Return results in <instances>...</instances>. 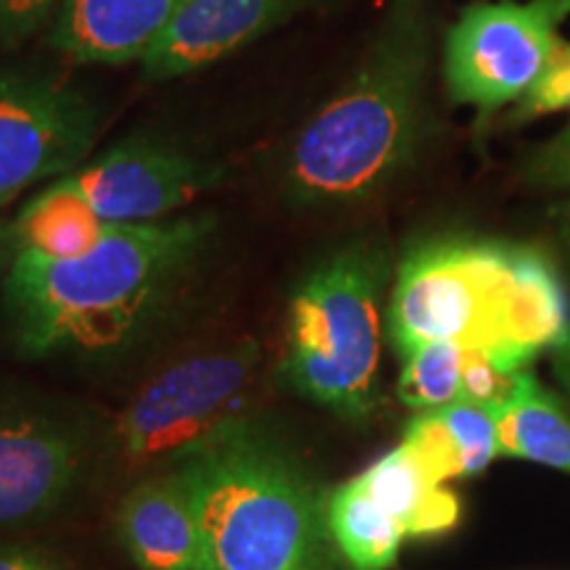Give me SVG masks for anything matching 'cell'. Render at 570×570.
<instances>
[{"label":"cell","mask_w":570,"mask_h":570,"mask_svg":"<svg viewBox=\"0 0 570 570\" xmlns=\"http://www.w3.org/2000/svg\"><path fill=\"white\" fill-rule=\"evenodd\" d=\"M428 35L417 9L394 21L354 77L291 140L283 188L309 206L348 204L383 188L417 146Z\"/></svg>","instance_id":"3957f363"},{"label":"cell","mask_w":570,"mask_h":570,"mask_svg":"<svg viewBox=\"0 0 570 570\" xmlns=\"http://www.w3.org/2000/svg\"><path fill=\"white\" fill-rule=\"evenodd\" d=\"M383 281V256L352 246L312 269L288 306L283 381L348 420L377 404Z\"/></svg>","instance_id":"5b68a950"},{"label":"cell","mask_w":570,"mask_h":570,"mask_svg":"<svg viewBox=\"0 0 570 570\" xmlns=\"http://www.w3.org/2000/svg\"><path fill=\"white\" fill-rule=\"evenodd\" d=\"M61 0H0V48H17L48 30Z\"/></svg>","instance_id":"7402d4cb"},{"label":"cell","mask_w":570,"mask_h":570,"mask_svg":"<svg viewBox=\"0 0 570 570\" xmlns=\"http://www.w3.org/2000/svg\"><path fill=\"white\" fill-rule=\"evenodd\" d=\"M568 17L570 0L470 6L446 38L449 96L481 114L518 101L550 61Z\"/></svg>","instance_id":"52a82bcc"},{"label":"cell","mask_w":570,"mask_h":570,"mask_svg":"<svg viewBox=\"0 0 570 570\" xmlns=\"http://www.w3.org/2000/svg\"><path fill=\"white\" fill-rule=\"evenodd\" d=\"M499 407L458 399L412 417L404 444L441 483L475 475L499 458Z\"/></svg>","instance_id":"5bb4252c"},{"label":"cell","mask_w":570,"mask_h":570,"mask_svg":"<svg viewBox=\"0 0 570 570\" xmlns=\"http://www.w3.org/2000/svg\"><path fill=\"white\" fill-rule=\"evenodd\" d=\"M194 0H61L46 30L56 53L77 63L142 61Z\"/></svg>","instance_id":"4fadbf2b"},{"label":"cell","mask_w":570,"mask_h":570,"mask_svg":"<svg viewBox=\"0 0 570 570\" xmlns=\"http://www.w3.org/2000/svg\"><path fill=\"white\" fill-rule=\"evenodd\" d=\"M117 529L138 570H206L194 481L185 465L159 470L127 491Z\"/></svg>","instance_id":"7c38bea8"},{"label":"cell","mask_w":570,"mask_h":570,"mask_svg":"<svg viewBox=\"0 0 570 570\" xmlns=\"http://www.w3.org/2000/svg\"><path fill=\"white\" fill-rule=\"evenodd\" d=\"M214 219L111 225L71 259L19 248L0 283L6 338L27 360L101 354L140 336L196 265Z\"/></svg>","instance_id":"6da1fadb"},{"label":"cell","mask_w":570,"mask_h":570,"mask_svg":"<svg viewBox=\"0 0 570 570\" xmlns=\"http://www.w3.org/2000/svg\"><path fill=\"white\" fill-rule=\"evenodd\" d=\"M180 465L194 481L206 570H336L323 491L252 425Z\"/></svg>","instance_id":"277c9868"},{"label":"cell","mask_w":570,"mask_h":570,"mask_svg":"<svg viewBox=\"0 0 570 570\" xmlns=\"http://www.w3.org/2000/svg\"><path fill=\"white\" fill-rule=\"evenodd\" d=\"M508 362L497 360L494 354L479 352V348H465V362H462V396L468 402L481 404H504L515 391L520 375Z\"/></svg>","instance_id":"ffe728a7"},{"label":"cell","mask_w":570,"mask_h":570,"mask_svg":"<svg viewBox=\"0 0 570 570\" xmlns=\"http://www.w3.org/2000/svg\"><path fill=\"white\" fill-rule=\"evenodd\" d=\"M518 119L570 111V42L558 40L537 82L518 98Z\"/></svg>","instance_id":"44dd1931"},{"label":"cell","mask_w":570,"mask_h":570,"mask_svg":"<svg viewBox=\"0 0 570 570\" xmlns=\"http://www.w3.org/2000/svg\"><path fill=\"white\" fill-rule=\"evenodd\" d=\"M19 248L21 244H19L17 227H13L11 219L0 217V283H3V275L9 273L11 262L17 259Z\"/></svg>","instance_id":"d4e9b609"},{"label":"cell","mask_w":570,"mask_h":570,"mask_svg":"<svg viewBox=\"0 0 570 570\" xmlns=\"http://www.w3.org/2000/svg\"><path fill=\"white\" fill-rule=\"evenodd\" d=\"M0 570H71L53 547L27 539L0 541Z\"/></svg>","instance_id":"603a6c76"},{"label":"cell","mask_w":570,"mask_h":570,"mask_svg":"<svg viewBox=\"0 0 570 570\" xmlns=\"http://www.w3.org/2000/svg\"><path fill=\"white\" fill-rule=\"evenodd\" d=\"M101 114L82 90L32 71L0 69V209L90 159Z\"/></svg>","instance_id":"ba28073f"},{"label":"cell","mask_w":570,"mask_h":570,"mask_svg":"<svg viewBox=\"0 0 570 570\" xmlns=\"http://www.w3.org/2000/svg\"><path fill=\"white\" fill-rule=\"evenodd\" d=\"M327 529L352 570H389L407 539L396 518L370 494L360 475L341 483L327 497Z\"/></svg>","instance_id":"ac0fdd59"},{"label":"cell","mask_w":570,"mask_h":570,"mask_svg":"<svg viewBox=\"0 0 570 570\" xmlns=\"http://www.w3.org/2000/svg\"><path fill=\"white\" fill-rule=\"evenodd\" d=\"M106 223H161L223 183V167L159 138L122 140L67 175Z\"/></svg>","instance_id":"9c48e42d"},{"label":"cell","mask_w":570,"mask_h":570,"mask_svg":"<svg viewBox=\"0 0 570 570\" xmlns=\"http://www.w3.org/2000/svg\"><path fill=\"white\" fill-rule=\"evenodd\" d=\"M85 462L88 446L75 425L40 404L0 396V533L56 515Z\"/></svg>","instance_id":"30bf717a"},{"label":"cell","mask_w":570,"mask_h":570,"mask_svg":"<svg viewBox=\"0 0 570 570\" xmlns=\"http://www.w3.org/2000/svg\"><path fill=\"white\" fill-rule=\"evenodd\" d=\"M552 365H554V375H558V381L562 383V389L570 394V331L566 333V338L554 346Z\"/></svg>","instance_id":"484cf974"},{"label":"cell","mask_w":570,"mask_h":570,"mask_svg":"<svg viewBox=\"0 0 570 570\" xmlns=\"http://www.w3.org/2000/svg\"><path fill=\"white\" fill-rule=\"evenodd\" d=\"M13 227L21 248L53 259H71L101 244L111 223L92 209L88 198L67 177H61L27 202L13 219Z\"/></svg>","instance_id":"e0dca14e"},{"label":"cell","mask_w":570,"mask_h":570,"mask_svg":"<svg viewBox=\"0 0 570 570\" xmlns=\"http://www.w3.org/2000/svg\"><path fill=\"white\" fill-rule=\"evenodd\" d=\"M309 3L312 0H194L142 56V71L148 80L167 82L209 69L294 19Z\"/></svg>","instance_id":"8fae6325"},{"label":"cell","mask_w":570,"mask_h":570,"mask_svg":"<svg viewBox=\"0 0 570 570\" xmlns=\"http://www.w3.org/2000/svg\"><path fill=\"white\" fill-rule=\"evenodd\" d=\"M360 479L407 537H436L460 520V499L444 489L404 441L373 462Z\"/></svg>","instance_id":"9a60e30c"},{"label":"cell","mask_w":570,"mask_h":570,"mask_svg":"<svg viewBox=\"0 0 570 570\" xmlns=\"http://www.w3.org/2000/svg\"><path fill=\"white\" fill-rule=\"evenodd\" d=\"M533 169H537L541 180L554 185H570V127L558 140H552L547 146V151L533 164Z\"/></svg>","instance_id":"cb8c5ba5"},{"label":"cell","mask_w":570,"mask_h":570,"mask_svg":"<svg viewBox=\"0 0 570 570\" xmlns=\"http://www.w3.org/2000/svg\"><path fill=\"white\" fill-rule=\"evenodd\" d=\"M497 433L499 458L531 460L570 473V417L529 370L499 407Z\"/></svg>","instance_id":"2e32d148"},{"label":"cell","mask_w":570,"mask_h":570,"mask_svg":"<svg viewBox=\"0 0 570 570\" xmlns=\"http://www.w3.org/2000/svg\"><path fill=\"white\" fill-rule=\"evenodd\" d=\"M568 331L566 288L550 262L494 240L446 238L415 248L399 267L389 304V336L402 354L446 341L525 370Z\"/></svg>","instance_id":"7a4b0ae2"},{"label":"cell","mask_w":570,"mask_h":570,"mask_svg":"<svg viewBox=\"0 0 570 570\" xmlns=\"http://www.w3.org/2000/svg\"><path fill=\"white\" fill-rule=\"evenodd\" d=\"M568 230H570V212H568Z\"/></svg>","instance_id":"4316f807"},{"label":"cell","mask_w":570,"mask_h":570,"mask_svg":"<svg viewBox=\"0 0 570 570\" xmlns=\"http://www.w3.org/2000/svg\"><path fill=\"white\" fill-rule=\"evenodd\" d=\"M399 399L412 410H439L462 396V362L465 348L458 344H423L402 354Z\"/></svg>","instance_id":"d6986e66"},{"label":"cell","mask_w":570,"mask_h":570,"mask_svg":"<svg viewBox=\"0 0 570 570\" xmlns=\"http://www.w3.org/2000/svg\"><path fill=\"white\" fill-rule=\"evenodd\" d=\"M259 365V346L244 341L164 367L119 412L114 454L130 468L169 470L244 431Z\"/></svg>","instance_id":"8992f818"}]
</instances>
